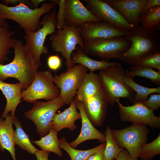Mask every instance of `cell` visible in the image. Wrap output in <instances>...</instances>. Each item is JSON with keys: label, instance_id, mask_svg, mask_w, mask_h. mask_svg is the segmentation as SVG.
<instances>
[{"label": "cell", "instance_id": "cell-1", "mask_svg": "<svg viewBox=\"0 0 160 160\" xmlns=\"http://www.w3.org/2000/svg\"><path fill=\"white\" fill-rule=\"evenodd\" d=\"M14 57L6 65L0 64V80L14 78L18 80L23 90L32 84L39 66L28 48L19 39H16L12 47Z\"/></svg>", "mask_w": 160, "mask_h": 160}, {"label": "cell", "instance_id": "cell-2", "mask_svg": "<svg viewBox=\"0 0 160 160\" xmlns=\"http://www.w3.org/2000/svg\"><path fill=\"white\" fill-rule=\"evenodd\" d=\"M124 37L131 44L119 59L130 65H136L146 56L160 50V36L154 30L139 25L129 31Z\"/></svg>", "mask_w": 160, "mask_h": 160}, {"label": "cell", "instance_id": "cell-3", "mask_svg": "<svg viewBox=\"0 0 160 160\" xmlns=\"http://www.w3.org/2000/svg\"><path fill=\"white\" fill-rule=\"evenodd\" d=\"M57 4L52 0L43 3L36 9L30 8L23 3L15 6L9 7L0 2V10L4 18L17 23L24 32H35L41 26V17L49 13Z\"/></svg>", "mask_w": 160, "mask_h": 160}, {"label": "cell", "instance_id": "cell-4", "mask_svg": "<svg viewBox=\"0 0 160 160\" xmlns=\"http://www.w3.org/2000/svg\"><path fill=\"white\" fill-rule=\"evenodd\" d=\"M126 72L121 64L112 65L100 71L98 75L101 88L108 104L113 105L116 100L121 98H127L135 103L136 92L125 82Z\"/></svg>", "mask_w": 160, "mask_h": 160}, {"label": "cell", "instance_id": "cell-5", "mask_svg": "<svg viewBox=\"0 0 160 160\" xmlns=\"http://www.w3.org/2000/svg\"><path fill=\"white\" fill-rule=\"evenodd\" d=\"M131 42L124 36L98 38L84 41V52L87 55L97 56L108 61L112 58L119 59L129 49Z\"/></svg>", "mask_w": 160, "mask_h": 160}, {"label": "cell", "instance_id": "cell-6", "mask_svg": "<svg viewBox=\"0 0 160 160\" xmlns=\"http://www.w3.org/2000/svg\"><path fill=\"white\" fill-rule=\"evenodd\" d=\"M57 12L54 9L47 14L41 20V27L35 32H26L24 36L25 45L32 53L36 63L42 65L40 57L48 51L44 43L47 36L56 33Z\"/></svg>", "mask_w": 160, "mask_h": 160}, {"label": "cell", "instance_id": "cell-7", "mask_svg": "<svg viewBox=\"0 0 160 160\" xmlns=\"http://www.w3.org/2000/svg\"><path fill=\"white\" fill-rule=\"evenodd\" d=\"M51 45L55 51L60 53L65 60L67 69L74 65L71 61L73 51L76 50V45L83 50L84 40L82 39L79 27L69 26L66 24L61 29H57L56 33L50 36Z\"/></svg>", "mask_w": 160, "mask_h": 160}, {"label": "cell", "instance_id": "cell-8", "mask_svg": "<svg viewBox=\"0 0 160 160\" xmlns=\"http://www.w3.org/2000/svg\"><path fill=\"white\" fill-rule=\"evenodd\" d=\"M112 131L119 146L125 149L135 158H138L140 147L147 143L150 132L146 125L140 123H132L122 129Z\"/></svg>", "mask_w": 160, "mask_h": 160}, {"label": "cell", "instance_id": "cell-9", "mask_svg": "<svg viewBox=\"0 0 160 160\" xmlns=\"http://www.w3.org/2000/svg\"><path fill=\"white\" fill-rule=\"evenodd\" d=\"M87 69L80 64L74 65L66 71L56 75L53 82L60 90L57 98L69 105L73 100L86 76Z\"/></svg>", "mask_w": 160, "mask_h": 160}, {"label": "cell", "instance_id": "cell-10", "mask_svg": "<svg viewBox=\"0 0 160 160\" xmlns=\"http://www.w3.org/2000/svg\"><path fill=\"white\" fill-rule=\"evenodd\" d=\"M31 109L24 113L25 116L35 124L41 137L47 135L51 127V122L57 111L65 104L56 99L46 102L36 101Z\"/></svg>", "mask_w": 160, "mask_h": 160}, {"label": "cell", "instance_id": "cell-11", "mask_svg": "<svg viewBox=\"0 0 160 160\" xmlns=\"http://www.w3.org/2000/svg\"><path fill=\"white\" fill-rule=\"evenodd\" d=\"M53 78L49 71H37L31 84L22 91V98L29 103L41 99L49 101L57 98L60 90L53 84Z\"/></svg>", "mask_w": 160, "mask_h": 160}, {"label": "cell", "instance_id": "cell-12", "mask_svg": "<svg viewBox=\"0 0 160 160\" xmlns=\"http://www.w3.org/2000/svg\"><path fill=\"white\" fill-rule=\"evenodd\" d=\"M120 100L117 99L115 102L118 106L121 121L144 124L153 128H160V116H156L153 110L147 108L140 102L132 105L125 106L121 103Z\"/></svg>", "mask_w": 160, "mask_h": 160}, {"label": "cell", "instance_id": "cell-13", "mask_svg": "<svg viewBox=\"0 0 160 160\" xmlns=\"http://www.w3.org/2000/svg\"><path fill=\"white\" fill-rule=\"evenodd\" d=\"M85 6L101 21L121 30L128 31L134 27L129 24L123 17L105 0H84Z\"/></svg>", "mask_w": 160, "mask_h": 160}, {"label": "cell", "instance_id": "cell-14", "mask_svg": "<svg viewBox=\"0 0 160 160\" xmlns=\"http://www.w3.org/2000/svg\"><path fill=\"white\" fill-rule=\"evenodd\" d=\"M79 27L81 37L85 41L98 38L124 36L129 33V31L121 30L108 23L100 21L87 22Z\"/></svg>", "mask_w": 160, "mask_h": 160}, {"label": "cell", "instance_id": "cell-15", "mask_svg": "<svg viewBox=\"0 0 160 160\" xmlns=\"http://www.w3.org/2000/svg\"><path fill=\"white\" fill-rule=\"evenodd\" d=\"M85 113L92 124L102 125L107 114L108 102L102 88L82 103Z\"/></svg>", "mask_w": 160, "mask_h": 160}, {"label": "cell", "instance_id": "cell-16", "mask_svg": "<svg viewBox=\"0 0 160 160\" xmlns=\"http://www.w3.org/2000/svg\"><path fill=\"white\" fill-rule=\"evenodd\" d=\"M65 19L66 24L79 27L87 22L100 21L79 0H65Z\"/></svg>", "mask_w": 160, "mask_h": 160}, {"label": "cell", "instance_id": "cell-17", "mask_svg": "<svg viewBox=\"0 0 160 160\" xmlns=\"http://www.w3.org/2000/svg\"><path fill=\"white\" fill-rule=\"evenodd\" d=\"M129 24L139 25V17L145 0H105Z\"/></svg>", "mask_w": 160, "mask_h": 160}, {"label": "cell", "instance_id": "cell-18", "mask_svg": "<svg viewBox=\"0 0 160 160\" xmlns=\"http://www.w3.org/2000/svg\"><path fill=\"white\" fill-rule=\"evenodd\" d=\"M76 108L79 111L81 115V130L77 137L73 141L69 143L70 145L76 149L81 143L92 139L97 140L101 143L105 142V134L100 132L94 126L85 113L82 103L79 102L77 98Z\"/></svg>", "mask_w": 160, "mask_h": 160}, {"label": "cell", "instance_id": "cell-19", "mask_svg": "<svg viewBox=\"0 0 160 160\" xmlns=\"http://www.w3.org/2000/svg\"><path fill=\"white\" fill-rule=\"evenodd\" d=\"M77 99L76 95L68 108L55 114L52 120L51 128L58 132L65 128H68L71 131L77 128L75 122L81 118L80 113L76 108Z\"/></svg>", "mask_w": 160, "mask_h": 160}, {"label": "cell", "instance_id": "cell-20", "mask_svg": "<svg viewBox=\"0 0 160 160\" xmlns=\"http://www.w3.org/2000/svg\"><path fill=\"white\" fill-rule=\"evenodd\" d=\"M22 85L19 83L9 84L0 80V90L4 95L7 100L5 108L1 117L5 118L9 112L10 115L15 117L17 107L22 101Z\"/></svg>", "mask_w": 160, "mask_h": 160}, {"label": "cell", "instance_id": "cell-21", "mask_svg": "<svg viewBox=\"0 0 160 160\" xmlns=\"http://www.w3.org/2000/svg\"><path fill=\"white\" fill-rule=\"evenodd\" d=\"M15 117L8 113L5 120L0 118V149L4 152V149L8 151L13 160H17L15 153L14 131L12 127Z\"/></svg>", "mask_w": 160, "mask_h": 160}, {"label": "cell", "instance_id": "cell-22", "mask_svg": "<svg viewBox=\"0 0 160 160\" xmlns=\"http://www.w3.org/2000/svg\"><path fill=\"white\" fill-rule=\"evenodd\" d=\"M76 51L71 55V61L73 65L80 64L89 70L90 72H94L97 70H104L110 65H118L120 63L116 62H110L102 60H94L89 57L79 46L76 47Z\"/></svg>", "mask_w": 160, "mask_h": 160}, {"label": "cell", "instance_id": "cell-23", "mask_svg": "<svg viewBox=\"0 0 160 160\" xmlns=\"http://www.w3.org/2000/svg\"><path fill=\"white\" fill-rule=\"evenodd\" d=\"M101 89L98 74L94 72L87 73L76 94L78 100L82 103L85 100L94 95Z\"/></svg>", "mask_w": 160, "mask_h": 160}, {"label": "cell", "instance_id": "cell-24", "mask_svg": "<svg viewBox=\"0 0 160 160\" xmlns=\"http://www.w3.org/2000/svg\"><path fill=\"white\" fill-rule=\"evenodd\" d=\"M59 147L66 151L70 156L71 160H86L90 155L105 147V142L93 148L85 150H76L71 147L63 137L59 139Z\"/></svg>", "mask_w": 160, "mask_h": 160}, {"label": "cell", "instance_id": "cell-25", "mask_svg": "<svg viewBox=\"0 0 160 160\" xmlns=\"http://www.w3.org/2000/svg\"><path fill=\"white\" fill-rule=\"evenodd\" d=\"M6 27H0V64H4L9 60L8 55L16 39L13 37L15 33Z\"/></svg>", "mask_w": 160, "mask_h": 160}, {"label": "cell", "instance_id": "cell-26", "mask_svg": "<svg viewBox=\"0 0 160 160\" xmlns=\"http://www.w3.org/2000/svg\"><path fill=\"white\" fill-rule=\"evenodd\" d=\"M58 132L51 128L47 135L41 137L39 140H33L32 142L40 147L42 150L53 152L61 157L62 152L59 147V140L57 136Z\"/></svg>", "mask_w": 160, "mask_h": 160}, {"label": "cell", "instance_id": "cell-27", "mask_svg": "<svg viewBox=\"0 0 160 160\" xmlns=\"http://www.w3.org/2000/svg\"><path fill=\"white\" fill-rule=\"evenodd\" d=\"M16 127L14 132V138L15 145L31 154H35L39 150L31 143L29 135L26 134L23 129L20 122L16 117L14 123Z\"/></svg>", "mask_w": 160, "mask_h": 160}, {"label": "cell", "instance_id": "cell-28", "mask_svg": "<svg viewBox=\"0 0 160 160\" xmlns=\"http://www.w3.org/2000/svg\"><path fill=\"white\" fill-rule=\"evenodd\" d=\"M133 78L126 74L124 81L125 83L136 92L135 103L147 100L148 96L151 94L153 93L160 94V86L155 88L144 87L136 83Z\"/></svg>", "mask_w": 160, "mask_h": 160}, {"label": "cell", "instance_id": "cell-29", "mask_svg": "<svg viewBox=\"0 0 160 160\" xmlns=\"http://www.w3.org/2000/svg\"><path fill=\"white\" fill-rule=\"evenodd\" d=\"M139 21L145 28L157 31L160 25V6H155L149 9L140 16Z\"/></svg>", "mask_w": 160, "mask_h": 160}, {"label": "cell", "instance_id": "cell-30", "mask_svg": "<svg viewBox=\"0 0 160 160\" xmlns=\"http://www.w3.org/2000/svg\"><path fill=\"white\" fill-rule=\"evenodd\" d=\"M126 74L133 77L140 76L147 78L154 83L160 85V71H155L145 66L135 65L131 68L130 71Z\"/></svg>", "mask_w": 160, "mask_h": 160}, {"label": "cell", "instance_id": "cell-31", "mask_svg": "<svg viewBox=\"0 0 160 160\" xmlns=\"http://www.w3.org/2000/svg\"><path fill=\"white\" fill-rule=\"evenodd\" d=\"M112 129L107 126L105 131V146L104 153L105 160L116 159L124 148L119 147L113 137Z\"/></svg>", "mask_w": 160, "mask_h": 160}, {"label": "cell", "instance_id": "cell-32", "mask_svg": "<svg viewBox=\"0 0 160 160\" xmlns=\"http://www.w3.org/2000/svg\"><path fill=\"white\" fill-rule=\"evenodd\" d=\"M160 154V134L153 141L141 146L138 158L142 160H151Z\"/></svg>", "mask_w": 160, "mask_h": 160}, {"label": "cell", "instance_id": "cell-33", "mask_svg": "<svg viewBox=\"0 0 160 160\" xmlns=\"http://www.w3.org/2000/svg\"><path fill=\"white\" fill-rule=\"evenodd\" d=\"M136 65L155 69L160 71V50L146 56Z\"/></svg>", "mask_w": 160, "mask_h": 160}, {"label": "cell", "instance_id": "cell-34", "mask_svg": "<svg viewBox=\"0 0 160 160\" xmlns=\"http://www.w3.org/2000/svg\"><path fill=\"white\" fill-rule=\"evenodd\" d=\"M59 6L57 14V28L61 29L66 25L65 19V0H52Z\"/></svg>", "mask_w": 160, "mask_h": 160}, {"label": "cell", "instance_id": "cell-35", "mask_svg": "<svg viewBox=\"0 0 160 160\" xmlns=\"http://www.w3.org/2000/svg\"><path fill=\"white\" fill-rule=\"evenodd\" d=\"M141 102L148 108L157 109L160 106V94L151 95L148 99Z\"/></svg>", "mask_w": 160, "mask_h": 160}, {"label": "cell", "instance_id": "cell-36", "mask_svg": "<svg viewBox=\"0 0 160 160\" xmlns=\"http://www.w3.org/2000/svg\"><path fill=\"white\" fill-rule=\"evenodd\" d=\"M47 64L50 69L56 71L61 66V59L57 55L49 56L47 59Z\"/></svg>", "mask_w": 160, "mask_h": 160}, {"label": "cell", "instance_id": "cell-37", "mask_svg": "<svg viewBox=\"0 0 160 160\" xmlns=\"http://www.w3.org/2000/svg\"><path fill=\"white\" fill-rule=\"evenodd\" d=\"M156 6H160V0H145L142 8L140 15L150 9Z\"/></svg>", "mask_w": 160, "mask_h": 160}, {"label": "cell", "instance_id": "cell-38", "mask_svg": "<svg viewBox=\"0 0 160 160\" xmlns=\"http://www.w3.org/2000/svg\"><path fill=\"white\" fill-rule=\"evenodd\" d=\"M1 2L2 4L5 5L7 6L8 5H14V6L22 3L25 4L30 8H33L30 0H2Z\"/></svg>", "mask_w": 160, "mask_h": 160}, {"label": "cell", "instance_id": "cell-39", "mask_svg": "<svg viewBox=\"0 0 160 160\" xmlns=\"http://www.w3.org/2000/svg\"><path fill=\"white\" fill-rule=\"evenodd\" d=\"M116 160H138L132 157L126 150L123 148L116 159Z\"/></svg>", "mask_w": 160, "mask_h": 160}, {"label": "cell", "instance_id": "cell-40", "mask_svg": "<svg viewBox=\"0 0 160 160\" xmlns=\"http://www.w3.org/2000/svg\"><path fill=\"white\" fill-rule=\"evenodd\" d=\"M105 148L94 153L89 156L86 160H105L104 153Z\"/></svg>", "mask_w": 160, "mask_h": 160}, {"label": "cell", "instance_id": "cell-41", "mask_svg": "<svg viewBox=\"0 0 160 160\" xmlns=\"http://www.w3.org/2000/svg\"><path fill=\"white\" fill-rule=\"evenodd\" d=\"M50 152L43 150H38L35 153L37 160H48V157Z\"/></svg>", "mask_w": 160, "mask_h": 160}, {"label": "cell", "instance_id": "cell-42", "mask_svg": "<svg viewBox=\"0 0 160 160\" xmlns=\"http://www.w3.org/2000/svg\"><path fill=\"white\" fill-rule=\"evenodd\" d=\"M0 27H6L9 29L10 26L6 20H5L0 10Z\"/></svg>", "mask_w": 160, "mask_h": 160}, {"label": "cell", "instance_id": "cell-43", "mask_svg": "<svg viewBox=\"0 0 160 160\" xmlns=\"http://www.w3.org/2000/svg\"><path fill=\"white\" fill-rule=\"evenodd\" d=\"M34 9L38 8L39 4L41 2L46 1L45 0H30Z\"/></svg>", "mask_w": 160, "mask_h": 160}, {"label": "cell", "instance_id": "cell-44", "mask_svg": "<svg viewBox=\"0 0 160 160\" xmlns=\"http://www.w3.org/2000/svg\"><path fill=\"white\" fill-rule=\"evenodd\" d=\"M113 160H116V159H114Z\"/></svg>", "mask_w": 160, "mask_h": 160}, {"label": "cell", "instance_id": "cell-45", "mask_svg": "<svg viewBox=\"0 0 160 160\" xmlns=\"http://www.w3.org/2000/svg\"></svg>", "mask_w": 160, "mask_h": 160}]
</instances>
